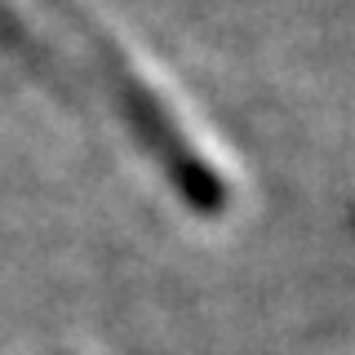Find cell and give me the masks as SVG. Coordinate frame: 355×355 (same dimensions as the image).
I'll use <instances>...</instances> for the list:
<instances>
[{"mask_svg": "<svg viewBox=\"0 0 355 355\" xmlns=\"http://www.w3.org/2000/svg\"><path fill=\"white\" fill-rule=\"evenodd\" d=\"M80 49L89 62V76L98 80V89L107 94V107L116 111V120L129 129V138L147 151V160L164 173V182L178 191L191 214L200 218H218L227 209V178L218 173V164L196 147V138L187 133V125L173 116V107L151 89V80L133 67L120 44L107 31L80 22Z\"/></svg>", "mask_w": 355, "mask_h": 355, "instance_id": "6da1fadb", "label": "cell"}]
</instances>
